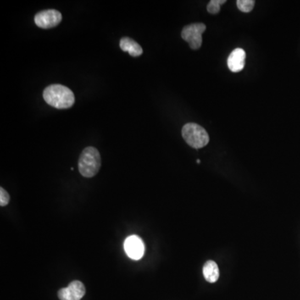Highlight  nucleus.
<instances>
[{"label":"nucleus","instance_id":"obj_1","mask_svg":"<svg viewBox=\"0 0 300 300\" xmlns=\"http://www.w3.org/2000/svg\"><path fill=\"white\" fill-rule=\"evenodd\" d=\"M44 100L50 106L58 109H65L74 105L75 98L69 88L61 85L48 86L43 93Z\"/></svg>","mask_w":300,"mask_h":300},{"label":"nucleus","instance_id":"obj_2","mask_svg":"<svg viewBox=\"0 0 300 300\" xmlns=\"http://www.w3.org/2000/svg\"><path fill=\"white\" fill-rule=\"evenodd\" d=\"M101 157L97 149L85 148L79 159V170L82 176L92 178L100 171Z\"/></svg>","mask_w":300,"mask_h":300},{"label":"nucleus","instance_id":"obj_3","mask_svg":"<svg viewBox=\"0 0 300 300\" xmlns=\"http://www.w3.org/2000/svg\"><path fill=\"white\" fill-rule=\"evenodd\" d=\"M182 136L194 149H201L209 142V136L203 127L195 123H188L182 129Z\"/></svg>","mask_w":300,"mask_h":300},{"label":"nucleus","instance_id":"obj_4","mask_svg":"<svg viewBox=\"0 0 300 300\" xmlns=\"http://www.w3.org/2000/svg\"><path fill=\"white\" fill-rule=\"evenodd\" d=\"M205 29V25L202 23L190 24L182 30V39L188 42L192 50H199L202 45V35Z\"/></svg>","mask_w":300,"mask_h":300},{"label":"nucleus","instance_id":"obj_5","mask_svg":"<svg viewBox=\"0 0 300 300\" xmlns=\"http://www.w3.org/2000/svg\"><path fill=\"white\" fill-rule=\"evenodd\" d=\"M62 21V14L55 9H47L38 13L35 17L36 25L42 29H51Z\"/></svg>","mask_w":300,"mask_h":300},{"label":"nucleus","instance_id":"obj_6","mask_svg":"<svg viewBox=\"0 0 300 300\" xmlns=\"http://www.w3.org/2000/svg\"><path fill=\"white\" fill-rule=\"evenodd\" d=\"M124 248L127 255L134 260H140L145 255V243L137 235H131L127 238L124 241Z\"/></svg>","mask_w":300,"mask_h":300},{"label":"nucleus","instance_id":"obj_7","mask_svg":"<svg viewBox=\"0 0 300 300\" xmlns=\"http://www.w3.org/2000/svg\"><path fill=\"white\" fill-rule=\"evenodd\" d=\"M85 285L82 282L75 280L69 284L68 287L61 289L58 292V297L60 300H80L85 295Z\"/></svg>","mask_w":300,"mask_h":300},{"label":"nucleus","instance_id":"obj_8","mask_svg":"<svg viewBox=\"0 0 300 300\" xmlns=\"http://www.w3.org/2000/svg\"><path fill=\"white\" fill-rule=\"evenodd\" d=\"M246 53L242 49H235L228 58V67L234 73L243 70L245 66Z\"/></svg>","mask_w":300,"mask_h":300},{"label":"nucleus","instance_id":"obj_9","mask_svg":"<svg viewBox=\"0 0 300 300\" xmlns=\"http://www.w3.org/2000/svg\"><path fill=\"white\" fill-rule=\"evenodd\" d=\"M119 46L124 52H128L133 57H139L143 53V49L137 42L129 37L122 38Z\"/></svg>","mask_w":300,"mask_h":300},{"label":"nucleus","instance_id":"obj_10","mask_svg":"<svg viewBox=\"0 0 300 300\" xmlns=\"http://www.w3.org/2000/svg\"><path fill=\"white\" fill-rule=\"evenodd\" d=\"M203 276L208 283H215L219 277L218 264L213 260H208L204 263L203 268Z\"/></svg>","mask_w":300,"mask_h":300},{"label":"nucleus","instance_id":"obj_11","mask_svg":"<svg viewBox=\"0 0 300 300\" xmlns=\"http://www.w3.org/2000/svg\"><path fill=\"white\" fill-rule=\"evenodd\" d=\"M255 1L253 0H238L237 6L240 11L244 13H250L253 10Z\"/></svg>","mask_w":300,"mask_h":300},{"label":"nucleus","instance_id":"obj_12","mask_svg":"<svg viewBox=\"0 0 300 300\" xmlns=\"http://www.w3.org/2000/svg\"><path fill=\"white\" fill-rule=\"evenodd\" d=\"M225 3H226L225 0H211L207 6V10L209 13L216 14V13H219L220 6Z\"/></svg>","mask_w":300,"mask_h":300},{"label":"nucleus","instance_id":"obj_13","mask_svg":"<svg viewBox=\"0 0 300 300\" xmlns=\"http://www.w3.org/2000/svg\"><path fill=\"white\" fill-rule=\"evenodd\" d=\"M10 201V196L3 188H0V205L2 207L8 205Z\"/></svg>","mask_w":300,"mask_h":300},{"label":"nucleus","instance_id":"obj_14","mask_svg":"<svg viewBox=\"0 0 300 300\" xmlns=\"http://www.w3.org/2000/svg\"><path fill=\"white\" fill-rule=\"evenodd\" d=\"M197 163H200V159H198V160H197Z\"/></svg>","mask_w":300,"mask_h":300}]
</instances>
